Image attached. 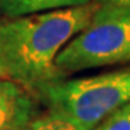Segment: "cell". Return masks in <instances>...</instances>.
Masks as SVG:
<instances>
[{
	"label": "cell",
	"instance_id": "obj_1",
	"mask_svg": "<svg viewBox=\"0 0 130 130\" xmlns=\"http://www.w3.org/2000/svg\"><path fill=\"white\" fill-rule=\"evenodd\" d=\"M98 2L0 22V52L10 79L36 95L45 84L61 79L55 59L93 18ZM38 98V97H36Z\"/></svg>",
	"mask_w": 130,
	"mask_h": 130
},
{
	"label": "cell",
	"instance_id": "obj_2",
	"mask_svg": "<svg viewBox=\"0 0 130 130\" xmlns=\"http://www.w3.org/2000/svg\"><path fill=\"white\" fill-rule=\"evenodd\" d=\"M36 97L46 113L79 130H93L110 113L130 103V64L83 78H61L45 84Z\"/></svg>",
	"mask_w": 130,
	"mask_h": 130
},
{
	"label": "cell",
	"instance_id": "obj_3",
	"mask_svg": "<svg viewBox=\"0 0 130 130\" xmlns=\"http://www.w3.org/2000/svg\"><path fill=\"white\" fill-rule=\"evenodd\" d=\"M130 64V10L98 3L90 23L55 59L62 78L83 71Z\"/></svg>",
	"mask_w": 130,
	"mask_h": 130
},
{
	"label": "cell",
	"instance_id": "obj_4",
	"mask_svg": "<svg viewBox=\"0 0 130 130\" xmlns=\"http://www.w3.org/2000/svg\"><path fill=\"white\" fill-rule=\"evenodd\" d=\"M36 95L13 79H0V130H26L39 116Z\"/></svg>",
	"mask_w": 130,
	"mask_h": 130
},
{
	"label": "cell",
	"instance_id": "obj_5",
	"mask_svg": "<svg viewBox=\"0 0 130 130\" xmlns=\"http://www.w3.org/2000/svg\"><path fill=\"white\" fill-rule=\"evenodd\" d=\"M93 2L94 0H0V14L6 19H14L52 10L85 6Z\"/></svg>",
	"mask_w": 130,
	"mask_h": 130
},
{
	"label": "cell",
	"instance_id": "obj_6",
	"mask_svg": "<svg viewBox=\"0 0 130 130\" xmlns=\"http://www.w3.org/2000/svg\"><path fill=\"white\" fill-rule=\"evenodd\" d=\"M93 130H130V103L110 113Z\"/></svg>",
	"mask_w": 130,
	"mask_h": 130
},
{
	"label": "cell",
	"instance_id": "obj_7",
	"mask_svg": "<svg viewBox=\"0 0 130 130\" xmlns=\"http://www.w3.org/2000/svg\"><path fill=\"white\" fill-rule=\"evenodd\" d=\"M26 130H79L70 121L64 120L61 117L52 116L49 113L39 114L35 120L28 126Z\"/></svg>",
	"mask_w": 130,
	"mask_h": 130
},
{
	"label": "cell",
	"instance_id": "obj_8",
	"mask_svg": "<svg viewBox=\"0 0 130 130\" xmlns=\"http://www.w3.org/2000/svg\"><path fill=\"white\" fill-rule=\"evenodd\" d=\"M97 2L103 3V5H111V6H117V7H123V9L130 10V0H97Z\"/></svg>",
	"mask_w": 130,
	"mask_h": 130
},
{
	"label": "cell",
	"instance_id": "obj_9",
	"mask_svg": "<svg viewBox=\"0 0 130 130\" xmlns=\"http://www.w3.org/2000/svg\"><path fill=\"white\" fill-rule=\"evenodd\" d=\"M0 79H10L9 72L6 70V65L3 62V56H2V52H0Z\"/></svg>",
	"mask_w": 130,
	"mask_h": 130
}]
</instances>
